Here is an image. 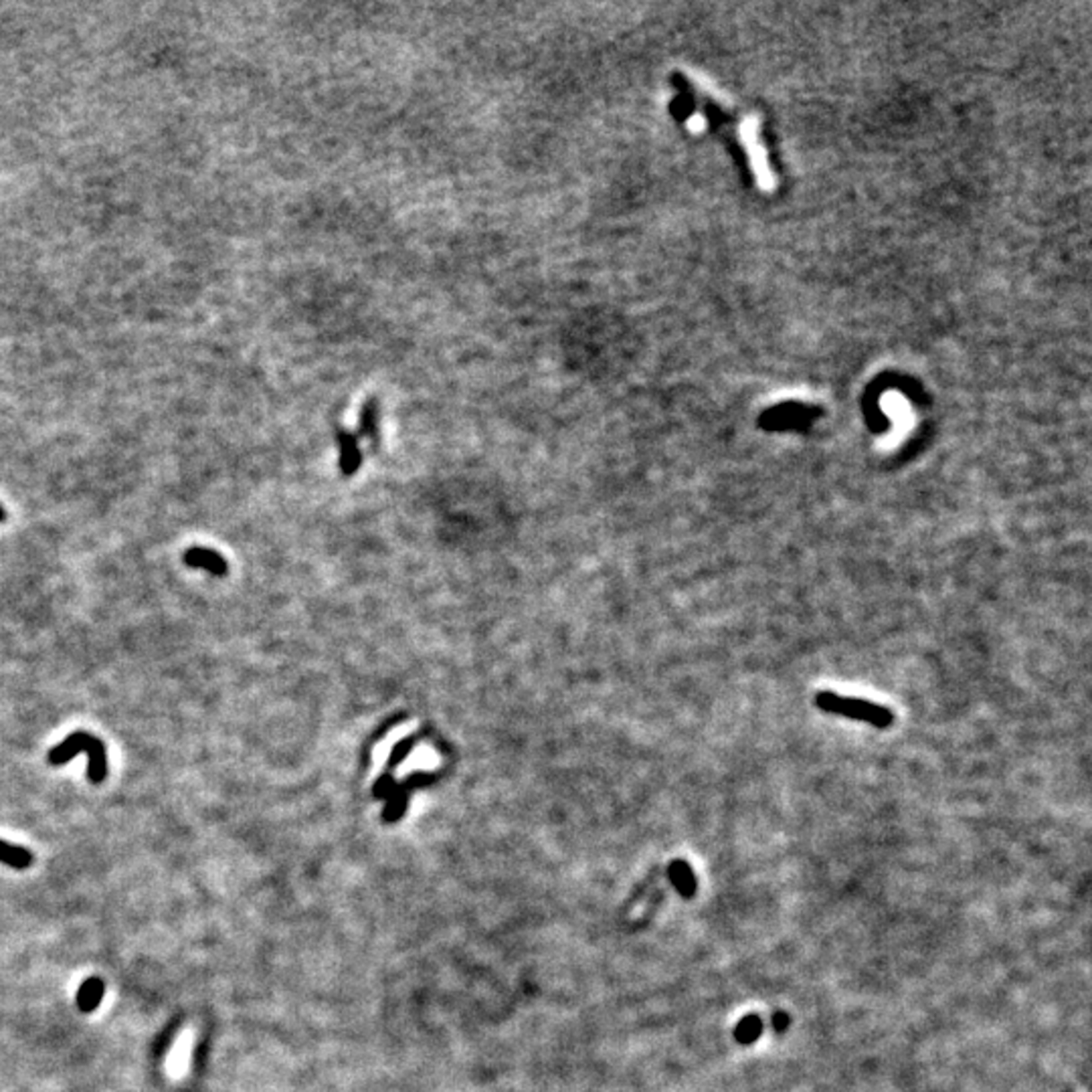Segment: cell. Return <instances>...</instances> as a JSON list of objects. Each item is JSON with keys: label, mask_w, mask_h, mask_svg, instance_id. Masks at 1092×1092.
<instances>
[{"label": "cell", "mask_w": 1092, "mask_h": 1092, "mask_svg": "<svg viewBox=\"0 0 1092 1092\" xmlns=\"http://www.w3.org/2000/svg\"><path fill=\"white\" fill-rule=\"evenodd\" d=\"M0 864L9 866L13 870H27L33 864V854L27 848L13 846L9 841L0 840Z\"/></svg>", "instance_id": "obj_8"}, {"label": "cell", "mask_w": 1092, "mask_h": 1092, "mask_svg": "<svg viewBox=\"0 0 1092 1092\" xmlns=\"http://www.w3.org/2000/svg\"><path fill=\"white\" fill-rule=\"evenodd\" d=\"M419 741H421V735H411V736H405L403 741H399L395 746H392L389 761H387V771H384V773H392V771H395L401 762H403L409 754L413 753V749Z\"/></svg>", "instance_id": "obj_10"}, {"label": "cell", "mask_w": 1092, "mask_h": 1092, "mask_svg": "<svg viewBox=\"0 0 1092 1092\" xmlns=\"http://www.w3.org/2000/svg\"><path fill=\"white\" fill-rule=\"evenodd\" d=\"M670 880L674 882V886L680 890L682 896H692L694 888H696V880L692 868L686 862L676 860L670 866Z\"/></svg>", "instance_id": "obj_9"}, {"label": "cell", "mask_w": 1092, "mask_h": 1092, "mask_svg": "<svg viewBox=\"0 0 1092 1092\" xmlns=\"http://www.w3.org/2000/svg\"><path fill=\"white\" fill-rule=\"evenodd\" d=\"M182 560L189 567L203 568V571L211 573L215 577H225L229 571V565L223 555L215 552L213 549H203V546H190V549L184 552Z\"/></svg>", "instance_id": "obj_4"}, {"label": "cell", "mask_w": 1092, "mask_h": 1092, "mask_svg": "<svg viewBox=\"0 0 1092 1092\" xmlns=\"http://www.w3.org/2000/svg\"><path fill=\"white\" fill-rule=\"evenodd\" d=\"M358 433L371 441L373 445L379 441V403H376V399H366L365 405L360 407Z\"/></svg>", "instance_id": "obj_7"}, {"label": "cell", "mask_w": 1092, "mask_h": 1092, "mask_svg": "<svg viewBox=\"0 0 1092 1092\" xmlns=\"http://www.w3.org/2000/svg\"><path fill=\"white\" fill-rule=\"evenodd\" d=\"M787 1024H789V1017H787L785 1014H777L775 1016V1027H777V1030H783V1027H787Z\"/></svg>", "instance_id": "obj_14"}, {"label": "cell", "mask_w": 1092, "mask_h": 1092, "mask_svg": "<svg viewBox=\"0 0 1092 1092\" xmlns=\"http://www.w3.org/2000/svg\"><path fill=\"white\" fill-rule=\"evenodd\" d=\"M688 122L692 124V126H696V128H700V130H704V128H706V119L700 118V116H690Z\"/></svg>", "instance_id": "obj_15"}, {"label": "cell", "mask_w": 1092, "mask_h": 1092, "mask_svg": "<svg viewBox=\"0 0 1092 1092\" xmlns=\"http://www.w3.org/2000/svg\"><path fill=\"white\" fill-rule=\"evenodd\" d=\"M761 1030H762V1024H761L759 1017H744L743 1022L738 1024L735 1034H736V1040L738 1042L751 1044V1042H754V1040L759 1038Z\"/></svg>", "instance_id": "obj_12"}, {"label": "cell", "mask_w": 1092, "mask_h": 1092, "mask_svg": "<svg viewBox=\"0 0 1092 1092\" xmlns=\"http://www.w3.org/2000/svg\"><path fill=\"white\" fill-rule=\"evenodd\" d=\"M439 779L437 771H433V773H427V771H415V773L407 775L403 781L399 783V787L407 793H411L413 789H419V787H429Z\"/></svg>", "instance_id": "obj_11"}, {"label": "cell", "mask_w": 1092, "mask_h": 1092, "mask_svg": "<svg viewBox=\"0 0 1092 1092\" xmlns=\"http://www.w3.org/2000/svg\"><path fill=\"white\" fill-rule=\"evenodd\" d=\"M103 993H106V983H103L100 977L85 979L82 987L77 990L79 1011H82V1014H92V1011L98 1009V1006L103 1000Z\"/></svg>", "instance_id": "obj_6"}, {"label": "cell", "mask_w": 1092, "mask_h": 1092, "mask_svg": "<svg viewBox=\"0 0 1092 1092\" xmlns=\"http://www.w3.org/2000/svg\"><path fill=\"white\" fill-rule=\"evenodd\" d=\"M815 706L823 712L836 714L850 720L868 722L876 728H888L894 722V714L886 706L874 704L870 700H860V698L841 696L836 692H819L815 694Z\"/></svg>", "instance_id": "obj_2"}, {"label": "cell", "mask_w": 1092, "mask_h": 1092, "mask_svg": "<svg viewBox=\"0 0 1092 1092\" xmlns=\"http://www.w3.org/2000/svg\"><path fill=\"white\" fill-rule=\"evenodd\" d=\"M395 787H397V781H395V777H392V773H383L373 785V797L389 799L392 791H395Z\"/></svg>", "instance_id": "obj_13"}, {"label": "cell", "mask_w": 1092, "mask_h": 1092, "mask_svg": "<svg viewBox=\"0 0 1092 1092\" xmlns=\"http://www.w3.org/2000/svg\"><path fill=\"white\" fill-rule=\"evenodd\" d=\"M4 518H6V512H4L3 506H0V522H4Z\"/></svg>", "instance_id": "obj_16"}, {"label": "cell", "mask_w": 1092, "mask_h": 1092, "mask_svg": "<svg viewBox=\"0 0 1092 1092\" xmlns=\"http://www.w3.org/2000/svg\"><path fill=\"white\" fill-rule=\"evenodd\" d=\"M336 439H339L340 445V471L342 476H355L358 471L360 463H363V454H360L358 447V437L355 433H350L347 429H339L336 431Z\"/></svg>", "instance_id": "obj_5"}, {"label": "cell", "mask_w": 1092, "mask_h": 1092, "mask_svg": "<svg viewBox=\"0 0 1092 1092\" xmlns=\"http://www.w3.org/2000/svg\"><path fill=\"white\" fill-rule=\"evenodd\" d=\"M79 753L87 754V779H90V783L100 785L106 781L108 777V751L106 744H103L101 738H98L95 735L90 733H74L69 735L66 741L59 743L57 746H53L47 754V761H49V765L53 767H61L69 762L71 759H75Z\"/></svg>", "instance_id": "obj_1"}, {"label": "cell", "mask_w": 1092, "mask_h": 1092, "mask_svg": "<svg viewBox=\"0 0 1092 1092\" xmlns=\"http://www.w3.org/2000/svg\"><path fill=\"white\" fill-rule=\"evenodd\" d=\"M741 136H743L746 152H749V156H751L753 171H754V174H757L759 184L762 189H773V174H771L765 150H762V146H761L757 122H754V119H746L741 128Z\"/></svg>", "instance_id": "obj_3"}]
</instances>
